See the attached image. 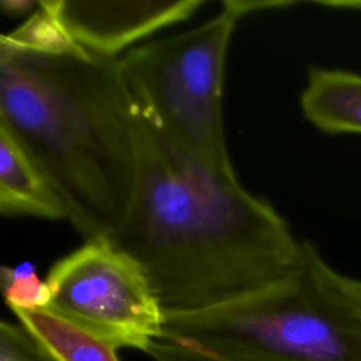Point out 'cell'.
Instances as JSON below:
<instances>
[{"instance_id": "2", "label": "cell", "mask_w": 361, "mask_h": 361, "mask_svg": "<svg viewBox=\"0 0 361 361\" xmlns=\"http://www.w3.org/2000/svg\"><path fill=\"white\" fill-rule=\"evenodd\" d=\"M138 120L135 196L107 238L144 268L164 317L214 309L299 274L302 240L267 199Z\"/></svg>"}, {"instance_id": "4", "label": "cell", "mask_w": 361, "mask_h": 361, "mask_svg": "<svg viewBox=\"0 0 361 361\" xmlns=\"http://www.w3.org/2000/svg\"><path fill=\"white\" fill-rule=\"evenodd\" d=\"M206 23L133 47L118 56L137 113L168 141L237 178L221 107L224 63L241 16L228 3Z\"/></svg>"}, {"instance_id": "7", "label": "cell", "mask_w": 361, "mask_h": 361, "mask_svg": "<svg viewBox=\"0 0 361 361\" xmlns=\"http://www.w3.org/2000/svg\"><path fill=\"white\" fill-rule=\"evenodd\" d=\"M0 212L3 216L68 219L59 196L3 127H0Z\"/></svg>"}, {"instance_id": "1", "label": "cell", "mask_w": 361, "mask_h": 361, "mask_svg": "<svg viewBox=\"0 0 361 361\" xmlns=\"http://www.w3.org/2000/svg\"><path fill=\"white\" fill-rule=\"evenodd\" d=\"M0 127L86 241L123 226L138 185L140 120L118 56L75 44L38 6L0 37Z\"/></svg>"}, {"instance_id": "3", "label": "cell", "mask_w": 361, "mask_h": 361, "mask_svg": "<svg viewBox=\"0 0 361 361\" xmlns=\"http://www.w3.org/2000/svg\"><path fill=\"white\" fill-rule=\"evenodd\" d=\"M293 278L231 303L164 317L165 341L244 361H361V279L302 240Z\"/></svg>"}, {"instance_id": "10", "label": "cell", "mask_w": 361, "mask_h": 361, "mask_svg": "<svg viewBox=\"0 0 361 361\" xmlns=\"http://www.w3.org/2000/svg\"><path fill=\"white\" fill-rule=\"evenodd\" d=\"M1 288L4 302L10 310L47 309L49 290L45 281H41L30 265L1 268Z\"/></svg>"}, {"instance_id": "6", "label": "cell", "mask_w": 361, "mask_h": 361, "mask_svg": "<svg viewBox=\"0 0 361 361\" xmlns=\"http://www.w3.org/2000/svg\"><path fill=\"white\" fill-rule=\"evenodd\" d=\"M204 0H41L39 7L75 44L103 56L192 17Z\"/></svg>"}, {"instance_id": "14", "label": "cell", "mask_w": 361, "mask_h": 361, "mask_svg": "<svg viewBox=\"0 0 361 361\" xmlns=\"http://www.w3.org/2000/svg\"><path fill=\"white\" fill-rule=\"evenodd\" d=\"M316 4L331 7V8L361 10V0H324V1H316Z\"/></svg>"}, {"instance_id": "5", "label": "cell", "mask_w": 361, "mask_h": 361, "mask_svg": "<svg viewBox=\"0 0 361 361\" xmlns=\"http://www.w3.org/2000/svg\"><path fill=\"white\" fill-rule=\"evenodd\" d=\"M47 309L116 348L147 353L162 338L164 312L144 268L106 237L56 261Z\"/></svg>"}, {"instance_id": "11", "label": "cell", "mask_w": 361, "mask_h": 361, "mask_svg": "<svg viewBox=\"0 0 361 361\" xmlns=\"http://www.w3.org/2000/svg\"><path fill=\"white\" fill-rule=\"evenodd\" d=\"M0 361H54L20 323H0Z\"/></svg>"}, {"instance_id": "9", "label": "cell", "mask_w": 361, "mask_h": 361, "mask_svg": "<svg viewBox=\"0 0 361 361\" xmlns=\"http://www.w3.org/2000/svg\"><path fill=\"white\" fill-rule=\"evenodd\" d=\"M11 312L54 361H120L118 348L48 309Z\"/></svg>"}, {"instance_id": "8", "label": "cell", "mask_w": 361, "mask_h": 361, "mask_svg": "<svg viewBox=\"0 0 361 361\" xmlns=\"http://www.w3.org/2000/svg\"><path fill=\"white\" fill-rule=\"evenodd\" d=\"M303 116L327 134H361V75L312 66L300 93Z\"/></svg>"}, {"instance_id": "12", "label": "cell", "mask_w": 361, "mask_h": 361, "mask_svg": "<svg viewBox=\"0 0 361 361\" xmlns=\"http://www.w3.org/2000/svg\"><path fill=\"white\" fill-rule=\"evenodd\" d=\"M147 354L152 361H244L165 340L152 343L147 350Z\"/></svg>"}, {"instance_id": "13", "label": "cell", "mask_w": 361, "mask_h": 361, "mask_svg": "<svg viewBox=\"0 0 361 361\" xmlns=\"http://www.w3.org/2000/svg\"><path fill=\"white\" fill-rule=\"evenodd\" d=\"M38 6H39V1H32V0H1L0 1L1 10L8 16H23Z\"/></svg>"}]
</instances>
